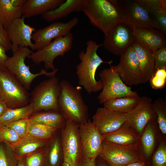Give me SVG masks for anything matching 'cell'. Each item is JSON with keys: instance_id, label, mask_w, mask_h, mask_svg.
Returning <instances> with one entry per match:
<instances>
[{"instance_id": "6da1fadb", "label": "cell", "mask_w": 166, "mask_h": 166, "mask_svg": "<svg viewBox=\"0 0 166 166\" xmlns=\"http://www.w3.org/2000/svg\"><path fill=\"white\" fill-rule=\"evenodd\" d=\"M85 50L81 51L78 54L80 62L76 66V74L78 84L83 87L89 94L96 93L102 90V85L99 79L97 80L95 75L97 70L102 63L111 65L112 61H103L98 55V49L102 44H98L91 40L86 43Z\"/></svg>"}, {"instance_id": "7a4b0ae2", "label": "cell", "mask_w": 166, "mask_h": 166, "mask_svg": "<svg viewBox=\"0 0 166 166\" xmlns=\"http://www.w3.org/2000/svg\"><path fill=\"white\" fill-rule=\"evenodd\" d=\"M82 11L91 23L104 34L124 19L121 0H88Z\"/></svg>"}, {"instance_id": "3957f363", "label": "cell", "mask_w": 166, "mask_h": 166, "mask_svg": "<svg viewBox=\"0 0 166 166\" xmlns=\"http://www.w3.org/2000/svg\"><path fill=\"white\" fill-rule=\"evenodd\" d=\"M58 99L59 110L66 119L79 124L89 119L88 108L84 102L79 90L65 80L60 82Z\"/></svg>"}, {"instance_id": "277c9868", "label": "cell", "mask_w": 166, "mask_h": 166, "mask_svg": "<svg viewBox=\"0 0 166 166\" xmlns=\"http://www.w3.org/2000/svg\"><path fill=\"white\" fill-rule=\"evenodd\" d=\"M33 51L27 47H20L13 53V55L8 57L5 63V67L27 90L30 89L31 84L37 77L45 75L51 77L55 76L58 69L48 72L42 69L38 73H33L30 70V67L27 65L25 60Z\"/></svg>"}, {"instance_id": "5b68a950", "label": "cell", "mask_w": 166, "mask_h": 166, "mask_svg": "<svg viewBox=\"0 0 166 166\" xmlns=\"http://www.w3.org/2000/svg\"><path fill=\"white\" fill-rule=\"evenodd\" d=\"M109 166H122L145 161L140 147L139 141L134 144L122 145L103 140L98 156Z\"/></svg>"}, {"instance_id": "8992f818", "label": "cell", "mask_w": 166, "mask_h": 166, "mask_svg": "<svg viewBox=\"0 0 166 166\" xmlns=\"http://www.w3.org/2000/svg\"><path fill=\"white\" fill-rule=\"evenodd\" d=\"M60 89V82L55 76L38 85L30 94V103L33 105V113L43 110H59Z\"/></svg>"}, {"instance_id": "52a82bcc", "label": "cell", "mask_w": 166, "mask_h": 166, "mask_svg": "<svg viewBox=\"0 0 166 166\" xmlns=\"http://www.w3.org/2000/svg\"><path fill=\"white\" fill-rule=\"evenodd\" d=\"M0 99L9 108L22 107L30 101L28 90L6 68L0 69Z\"/></svg>"}, {"instance_id": "ba28073f", "label": "cell", "mask_w": 166, "mask_h": 166, "mask_svg": "<svg viewBox=\"0 0 166 166\" xmlns=\"http://www.w3.org/2000/svg\"><path fill=\"white\" fill-rule=\"evenodd\" d=\"M79 124L66 119L61 131V143L63 162L70 166H80L82 160Z\"/></svg>"}, {"instance_id": "9c48e42d", "label": "cell", "mask_w": 166, "mask_h": 166, "mask_svg": "<svg viewBox=\"0 0 166 166\" xmlns=\"http://www.w3.org/2000/svg\"><path fill=\"white\" fill-rule=\"evenodd\" d=\"M99 75L102 85V91L97 97L100 104L115 98L139 96L137 92L123 82L117 72L115 65H110L109 68L101 70Z\"/></svg>"}, {"instance_id": "30bf717a", "label": "cell", "mask_w": 166, "mask_h": 166, "mask_svg": "<svg viewBox=\"0 0 166 166\" xmlns=\"http://www.w3.org/2000/svg\"><path fill=\"white\" fill-rule=\"evenodd\" d=\"M136 28L124 19L104 34L102 45L109 53L120 56L136 41Z\"/></svg>"}, {"instance_id": "8fae6325", "label": "cell", "mask_w": 166, "mask_h": 166, "mask_svg": "<svg viewBox=\"0 0 166 166\" xmlns=\"http://www.w3.org/2000/svg\"><path fill=\"white\" fill-rule=\"evenodd\" d=\"M73 40L70 32L62 37L55 38L53 41L42 49L33 52L28 58L35 64L43 62L46 69L55 70V59L58 56H63L72 48Z\"/></svg>"}, {"instance_id": "7c38bea8", "label": "cell", "mask_w": 166, "mask_h": 166, "mask_svg": "<svg viewBox=\"0 0 166 166\" xmlns=\"http://www.w3.org/2000/svg\"><path fill=\"white\" fill-rule=\"evenodd\" d=\"M78 22V18L74 17L67 22H54L36 30L32 36L34 50L40 49L50 43L53 39L64 36L70 32Z\"/></svg>"}, {"instance_id": "4fadbf2b", "label": "cell", "mask_w": 166, "mask_h": 166, "mask_svg": "<svg viewBox=\"0 0 166 166\" xmlns=\"http://www.w3.org/2000/svg\"><path fill=\"white\" fill-rule=\"evenodd\" d=\"M120 61L115 66L116 70L123 82L130 87L143 84L136 54L131 45L120 55Z\"/></svg>"}, {"instance_id": "5bb4252c", "label": "cell", "mask_w": 166, "mask_h": 166, "mask_svg": "<svg viewBox=\"0 0 166 166\" xmlns=\"http://www.w3.org/2000/svg\"><path fill=\"white\" fill-rule=\"evenodd\" d=\"M152 103L151 98L143 96L136 106L126 114V123L140 136L148 123L157 118Z\"/></svg>"}, {"instance_id": "9a60e30c", "label": "cell", "mask_w": 166, "mask_h": 166, "mask_svg": "<svg viewBox=\"0 0 166 166\" xmlns=\"http://www.w3.org/2000/svg\"><path fill=\"white\" fill-rule=\"evenodd\" d=\"M79 130L83 158H96L101 150L102 135L89 119L79 124Z\"/></svg>"}, {"instance_id": "2e32d148", "label": "cell", "mask_w": 166, "mask_h": 166, "mask_svg": "<svg viewBox=\"0 0 166 166\" xmlns=\"http://www.w3.org/2000/svg\"><path fill=\"white\" fill-rule=\"evenodd\" d=\"M25 18L23 16L12 22L7 30L8 34L11 43V50L15 51L20 47H30L34 50L32 36L35 29L26 24Z\"/></svg>"}, {"instance_id": "e0dca14e", "label": "cell", "mask_w": 166, "mask_h": 166, "mask_svg": "<svg viewBox=\"0 0 166 166\" xmlns=\"http://www.w3.org/2000/svg\"><path fill=\"white\" fill-rule=\"evenodd\" d=\"M121 2L124 20L136 28H150L157 29L146 9L137 0H122Z\"/></svg>"}, {"instance_id": "ac0fdd59", "label": "cell", "mask_w": 166, "mask_h": 166, "mask_svg": "<svg viewBox=\"0 0 166 166\" xmlns=\"http://www.w3.org/2000/svg\"><path fill=\"white\" fill-rule=\"evenodd\" d=\"M126 114L118 113L103 107L98 108L92 121L102 135L118 129L127 122Z\"/></svg>"}, {"instance_id": "d6986e66", "label": "cell", "mask_w": 166, "mask_h": 166, "mask_svg": "<svg viewBox=\"0 0 166 166\" xmlns=\"http://www.w3.org/2000/svg\"><path fill=\"white\" fill-rule=\"evenodd\" d=\"M136 54L143 83L149 81L155 72L154 50L135 41L131 45Z\"/></svg>"}, {"instance_id": "ffe728a7", "label": "cell", "mask_w": 166, "mask_h": 166, "mask_svg": "<svg viewBox=\"0 0 166 166\" xmlns=\"http://www.w3.org/2000/svg\"><path fill=\"white\" fill-rule=\"evenodd\" d=\"M88 0H65L56 9L42 15L48 22H54L66 17L72 13L82 11Z\"/></svg>"}, {"instance_id": "44dd1931", "label": "cell", "mask_w": 166, "mask_h": 166, "mask_svg": "<svg viewBox=\"0 0 166 166\" xmlns=\"http://www.w3.org/2000/svg\"><path fill=\"white\" fill-rule=\"evenodd\" d=\"M166 36L154 28H136V41L154 51L166 44Z\"/></svg>"}, {"instance_id": "7402d4cb", "label": "cell", "mask_w": 166, "mask_h": 166, "mask_svg": "<svg viewBox=\"0 0 166 166\" xmlns=\"http://www.w3.org/2000/svg\"><path fill=\"white\" fill-rule=\"evenodd\" d=\"M65 0H27L24 3L22 15L30 18L44 14L54 10Z\"/></svg>"}, {"instance_id": "603a6c76", "label": "cell", "mask_w": 166, "mask_h": 166, "mask_svg": "<svg viewBox=\"0 0 166 166\" xmlns=\"http://www.w3.org/2000/svg\"><path fill=\"white\" fill-rule=\"evenodd\" d=\"M25 0H0V22L7 30L10 24L21 18Z\"/></svg>"}, {"instance_id": "cb8c5ba5", "label": "cell", "mask_w": 166, "mask_h": 166, "mask_svg": "<svg viewBox=\"0 0 166 166\" xmlns=\"http://www.w3.org/2000/svg\"><path fill=\"white\" fill-rule=\"evenodd\" d=\"M102 135L103 140L122 145L136 143L140 137L126 123L116 131Z\"/></svg>"}, {"instance_id": "d4e9b609", "label": "cell", "mask_w": 166, "mask_h": 166, "mask_svg": "<svg viewBox=\"0 0 166 166\" xmlns=\"http://www.w3.org/2000/svg\"><path fill=\"white\" fill-rule=\"evenodd\" d=\"M47 140H38L27 137L22 139L11 147L18 159H23L46 147Z\"/></svg>"}, {"instance_id": "484cf974", "label": "cell", "mask_w": 166, "mask_h": 166, "mask_svg": "<svg viewBox=\"0 0 166 166\" xmlns=\"http://www.w3.org/2000/svg\"><path fill=\"white\" fill-rule=\"evenodd\" d=\"M31 123H38L58 129L65 124L66 119L59 110H51L35 114L29 118Z\"/></svg>"}, {"instance_id": "4316f807", "label": "cell", "mask_w": 166, "mask_h": 166, "mask_svg": "<svg viewBox=\"0 0 166 166\" xmlns=\"http://www.w3.org/2000/svg\"><path fill=\"white\" fill-rule=\"evenodd\" d=\"M140 98L139 96L115 98L105 102L103 107L115 113L127 114L136 106Z\"/></svg>"}, {"instance_id": "83f0119b", "label": "cell", "mask_w": 166, "mask_h": 166, "mask_svg": "<svg viewBox=\"0 0 166 166\" xmlns=\"http://www.w3.org/2000/svg\"><path fill=\"white\" fill-rule=\"evenodd\" d=\"M33 113V106L30 103L20 108H8L0 117V128L19 120L29 118Z\"/></svg>"}, {"instance_id": "f1b7e54d", "label": "cell", "mask_w": 166, "mask_h": 166, "mask_svg": "<svg viewBox=\"0 0 166 166\" xmlns=\"http://www.w3.org/2000/svg\"><path fill=\"white\" fill-rule=\"evenodd\" d=\"M46 154L45 165L61 166L63 162V154L59 137H56L50 142Z\"/></svg>"}, {"instance_id": "f546056e", "label": "cell", "mask_w": 166, "mask_h": 166, "mask_svg": "<svg viewBox=\"0 0 166 166\" xmlns=\"http://www.w3.org/2000/svg\"><path fill=\"white\" fill-rule=\"evenodd\" d=\"M58 129L56 128L38 123H31L26 137L42 140H48Z\"/></svg>"}, {"instance_id": "4dcf8cb0", "label": "cell", "mask_w": 166, "mask_h": 166, "mask_svg": "<svg viewBox=\"0 0 166 166\" xmlns=\"http://www.w3.org/2000/svg\"><path fill=\"white\" fill-rule=\"evenodd\" d=\"M150 121L145 127L141 137L140 140L145 156L148 158L152 154L155 144V134L153 122Z\"/></svg>"}, {"instance_id": "1f68e13d", "label": "cell", "mask_w": 166, "mask_h": 166, "mask_svg": "<svg viewBox=\"0 0 166 166\" xmlns=\"http://www.w3.org/2000/svg\"><path fill=\"white\" fill-rule=\"evenodd\" d=\"M152 107L157 116V122L162 133L166 134V101L159 97L152 103Z\"/></svg>"}, {"instance_id": "d6a6232c", "label": "cell", "mask_w": 166, "mask_h": 166, "mask_svg": "<svg viewBox=\"0 0 166 166\" xmlns=\"http://www.w3.org/2000/svg\"><path fill=\"white\" fill-rule=\"evenodd\" d=\"M18 159L12 148L0 142V166H17Z\"/></svg>"}, {"instance_id": "836d02e7", "label": "cell", "mask_w": 166, "mask_h": 166, "mask_svg": "<svg viewBox=\"0 0 166 166\" xmlns=\"http://www.w3.org/2000/svg\"><path fill=\"white\" fill-rule=\"evenodd\" d=\"M137 0L146 9L153 22V19L159 12L166 8L165 0Z\"/></svg>"}, {"instance_id": "e575fe53", "label": "cell", "mask_w": 166, "mask_h": 166, "mask_svg": "<svg viewBox=\"0 0 166 166\" xmlns=\"http://www.w3.org/2000/svg\"><path fill=\"white\" fill-rule=\"evenodd\" d=\"M22 139L15 131L7 126L0 128V142L4 143L11 147Z\"/></svg>"}, {"instance_id": "d590c367", "label": "cell", "mask_w": 166, "mask_h": 166, "mask_svg": "<svg viewBox=\"0 0 166 166\" xmlns=\"http://www.w3.org/2000/svg\"><path fill=\"white\" fill-rule=\"evenodd\" d=\"M48 147V148L46 147L43 150L26 157L25 161L26 166H43V165H45Z\"/></svg>"}, {"instance_id": "8d00e7d4", "label": "cell", "mask_w": 166, "mask_h": 166, "mask_svg": "<svg viewBox=\"0 0 166 166\" xmlns=\"http://www.w3.org/2000/svg\"><path fill=\"white\" fill-rule=\"evenodd\" d=\"M31 125L29 118H25L10 123L7 126L15 131L22 138L26 137Z\"/></svg>"}, {"instance_id": "74e56055", "label": "cell", "mask_w": 166, "mask_h": 166, "mask_svg": "<svg viewBox=\"0 0 166 166\" xmlns=\"http://www.w3.org/2000/svg\"><path fill=\"white\" fill-rule=\"evenodd\" d=\"M152 88L158 89L164 88L166 83V69L156 70L149 81Z\"/></svg>"}, {"instance_id": "f35d334b", "label": "cell", "mask_w": 166, "mask_h": 166, "mask_svg": "<svg viewBox=\"0 0 166 166\" xmlns=\"http://www.w3.org/2000/svg\"><path fill=\"white\" fill-rule=\"evenodd\" d=\"M152 166H166V144L164 141L159 144L152 159Z\"/></svg>"}, {"instance_id": "ab89813d", "label": "cell", "mask_w": 166, "mask_h": 166, "mask_svg": "<svg viewBox=\"0 0 166 166\" xmlns=\"http://www.w3.org/2000/svg\"><path fill=\"white\" fill-rule=\"evenodd\" d=\"M155 71L160 69H166V44L155 51Z\"/></svg>"}, {"instance_id": "60d3db41", "label": "cell", "mask_w": 166, "mask_h": 166, "mask_svg": "<svg viewBox=\"0 0 166 166\" xmlns=\"http://www.w3.org/2000/svg\"><path fill=\"white\" fill-rule=\"evenodd\" d=\"M0 45L8 51L11 49V43L9 39L7 30L0 22Z\"/></svg>"}, {"instance_id": "b9f144b4", "label": "cell", "mask_w": 166, "mask_h": 166, "mask_svg": "<svg viewBox=\"0 0 166 166\" xmlns=\"http://www.w3.org/2000/svg\"><path fill=\"white\" fill-rule=\"evenodd\" d=\"M6 50L0 45V69L5 68V63L8 58Z\"/></svg>"}, {"instance_id": "7bdbcfd3", "label": "cell", "mask_w": 166, "mask_h": 166, "mask_svg": "<svg viewBox=\"0 0 166 166\" xmlns=\"http://www.w3.org/2000/svg\"><path fill=\"white\" fill-rule=\"evenodd\" d=\"M96 159L83 158L80 166H96Z\"/></svg>"}, {"instance_id": "ee69618b", "label": "cell", "mask_w": 166, "mask_h": 166, "mask_svg": "<svg viewBox=\"0 0 166 166\" xmlns=\"http://www.w3.org/2000/svg\"><path fill=\"white\" fill-rule=\"evenodd\" d=\"M8 107L6 103L0 99V117L4 113Z\"/></svg>"}, {"instance_id": "f6af8a7d", "label": "cell", "mask_w": 166, "mask_h": 166, "mask_svg": "<svg viewBox=\"0 0 166 166\" xmlns=\"http://www.w3.org/2000/svg\"><path fill=\"white\" fill-rule=\"evenodd\" d=\"M96 166H109L103 160L97 156L96 159Z\"/></svg>"}, {"instance_id": "bcb514c9", "label": "cell", "mask_w": 166, "mask_h": 166, "mask_svg": "<svg viewBox=\"0 0 166 166\" xmlns=\"http://www.w3.org/2000/svg\"><path fill=\"white\" fill-rule=\"evenodd\" d=\"M122 166H147L145 161H139Z\"/></svg>"}, {"instance_id": "7dc6e473", "label": "cell", "mask_w": 166, "mask_h": 166, "mask_svg": "<svg viewBox=\"0 0 166 166\" xmlns=\"http://www.w3.org/2000/svg\"><path fill=\"white\" fill-rule=\"evenodd\" d=\"M17 166H26L25 161L23 159H18V162Z\"/></svg>"}, {"instance_id": "c3c4849f", "label": "cell", "mask_w": 166, "mask_h": 166, "mask_svg": "<svg viewBox=\"0 0 166 166\" xmlns=\"http://www.w3.org/2000/svg\"><path fill=\"white\" fill-rule=\"evenodd\" d=\"M61 166H70L67 163L63 162Z\"/></svg>"}, {"instance_id": "681fc988", "label": "cell", "mask_w": 166, "mask_h": 166, "mask_svg": "<svg viewBox=\"0 0 166 166\" xmlns=\"http://www.w3.org/2000/svg\"></svg>"}]
</instances>
